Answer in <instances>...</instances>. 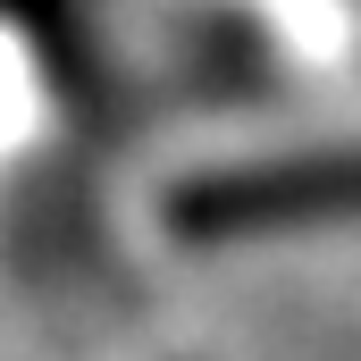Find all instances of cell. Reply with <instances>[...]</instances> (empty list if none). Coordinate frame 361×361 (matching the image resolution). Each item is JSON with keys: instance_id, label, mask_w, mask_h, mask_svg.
Instances as JSON below:
<instances>
[{"instance_id": "obj_1", "label": "cell", "mask_w": 361, "mask_h": 361, "mask_svg": "<svg viewBox=\"0 0 361 361\" xmlns=\"http://www.w3.org/2000/svg\"><path fill=\"white\" fill-rule=\"evenodd\" d=\"M328 219H361V143L244 160V169H202V177H185L169 193V227L193 235V244L277 235V227H328Z\"/></svg>"}]
</instances>
